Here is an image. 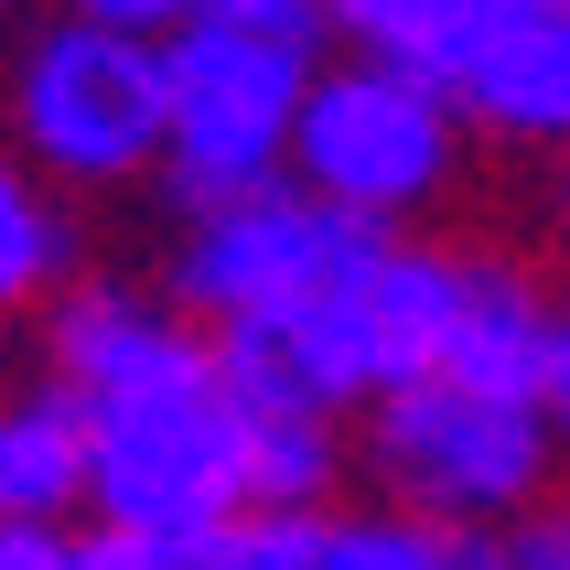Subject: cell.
<instances>
[{"label":"cell","mask_w":570,"mask_h":570,"mask_svg":"<svg viewBox=\"0 0 570 570\" xmlns=\"http://www.w3.org/2000/svg\"><path fill=\"white\" fill-rule=\"evenodd\" d=\"M32 366H55L97 420V507L87 528L194 560L248 507V410L226 387L216 334L161 281L97 269L32 323Z\"/></svg>","instance_id":"6da1fadb"},{"label":"cell","mask_w":570,"mask_h":570,"mask_svg":"<svg viewBox=\"0 0 570 570\" xmlns=\"http://www.w3.org/2000/svg\"><path fill=\"white\" fill-rule=\"evenodd\" d=\"M0 119H11V161L43 173L55 194H76V205L161 194V161H173V43L76 22V11H22Z\"/></svg>","instance_id":"7a4b0ae2"},{"label":"cell","mask_w":570,"mask_h":570,"mask_svg":"<svg viewBox=\"0 0 570 570\" xmlns=\"http://www.w3.org/2000/svg\"><path fill=\"white\" fill-rule=\"evenodd\" d=\"M474 151L484 129L452 87H431L410 65H377V55H334L302 97L291 184H313L334 216L377 226V237H442Z\"/></svg>","instance_id":"3957f363"},{"label":"cell","mask_w":570,"mask_h":570,"mask_svg":"<svg viewBox=\"0 0 570 570\" xmlns=\"http://www.w3.org/2000/svg\"><path fill=\"white\" fill-rule=\"evenodd\" d=\"M560 484H570V463L549 442V410L507 399V387L420 377V387H399V399H377L355 420V495L442 517V528L517 539Z\"/></svg>","instance_id":"277c9868"},{"label":"cell","mask_w":570,"mask_h":570,"mask_svg":"<svg viewBox=\"0 0 570 570\" xmlns=\"http://www.w3.org/2000/svg\"><path fill=\"white\" fill-rule=\"evenodd\" d=\"M463 258H474V237H452V226L442 237H366L345 281L323 291L302 323L258 334V345H281L345 420H366L377 399L442 377L452 313H463Z\"/></svg>","instance_id":"5b68a950"},{"label":"cell","mask_w":570,"mask_h":570,"mask_svg":"<svg viewBox=\"0 0 570 570\" xmlns=\"http://www.w3.org/2000/svg\"><path fill=\"white\" fill-rule=\"evenodd\" d=\"M377 226L334 216L313 184H258L237 205H205V216H173L161 237V291L184 302L205 334H281L323 302V291L355 269Z\"/></svg>","instance_id":"8992f818"},{"label":"cell","mask_w":570,"mask_h":570,"mask_svg":"<svg viewBox=\"0 0 570 570\" xmlns=\"http://www.w3.org/2000/svg\"><path fill=\"white\" fill-rule=\"evenodd\" d=\"M323 65L291 43H258L237 22H194L173 43V161H161V216H205L237 194L281 184L302 140V97Z\"/></svg>","instance_id":"52a82bcc"},{"label":"cell","mask_w":570,"mask_h":570,"mask_svg":"<svg viewBox=\"0 0 570 570\" xmlns=\"http://www.w3.org/2000/svg\"><path fill=\"white\" fill-rule=\"evenodd\" d=\"M560 313H570V291H549L539 258H517V248H495V237H474L442 377L507 387V399H539V387H549V355H560Z\"/></svg>","instance_id":"ba28073f"},{"label":"cell","mask_w":570,"mask_h":570,"mask_svg":"<svg viewBox=\"0 0 570 570\" xmlns=\"http://www.w3.org/2000/svg\"><path fill=\"white\" fill-rule=\"evenodd\" d=\"M97 507V420L55 366H22L0 399V517L11 528H87Z\"/></svg>","instance_id":"9c48e42d"},{"label":"cell","mask_w":570,"mask_h":570,"mask_svg":"<svg viewBox=\"0 0 570 570\" xmlns=\"http://www.w3.org/2000/svg\"><path fill=\"white\" fill-rule=\"evenodd\" d=\"M463 108H474L484 151H517V161H560L570 151V0L528 11V22L463 76Z\"/></svg>","instance_id":"30bf717a"},{"label":"cell","mask_w":570,"mask_h":570,"mask_svg":"<svg viewBox=\"0 0 570 570\" xmlns=\"http://www.w3.org/2000/svg\"><path fill=\"white\" fill-rule=\"evenodd\" d=\"M528 11H549V0H334V43L345 55H377V65H410V76L463 97V76Z\"/></svg>","instance_id":"8fae6325"},{"label":"cell","mask_w":570,"mask_h":570,"mask_svg":"<svg viewBox=\"0 0 570 570\" xmlns=\"http://www.w3.org/2000/svg\"><path fill=\"white\" fill-rule=\"evenodd\" d=\"M76 281H97V237H87V205L76 194H55L43 173H0V313L22 323H43L65 302Z\"/></svg>","instance_id":"7c38bea8"},{"label":"cell","mask_w":570,"mask_h":570,"mask_svg":"<svg viewBox=\"0 0 570 570\" xmlns=\"http://www.w3.org/2000/svg\"><path fill=\"white\" fill-rule=\"evenodd\" d=\"M313 570H517V549L484 539V528H442V517H410V507H377V495H345V507L323 517Z\"/></svg>","instance_id":"4fadbf2b"},{"label":"cell","mask_w":570,"mask_h":570,"mask_svg":"<svg viewBox=\"0 0 570 570\" xmlns=\"http://www.w3.org/2000/svg\"><path fill=\"white\" fill-rule=\"evenodd\" d=\"M323 517H334V507H237L184 570H313Z\"/></svg>","instance_id":"5bb4252c"},{"label":"cell","mask_w":570,"mask_h":570,"mask_svg":"<svg viewBox=\"0 0 570 570\" xmlns=\"http://www.w3.org/2000/svg\"><path fill=\"white\" fill-rule=\"evenodd\" d=\"M43 11H76V22H108V32H140V43H184L216 0H43Z\"/></svg>","instance_id":"9a60e30c"},{"label":"cell","mask_w":570,"mask_h":570,"mask_svg":"<svg viewBox=\"0 0 570 570\" xmlns=\"http://www.w3.org/2000/svg\"><path fill=\"white\" fill-rule=\"evenodd\" d=\"M0 570H87V528H11L0 517Z\"/></svg>","instance_id":"2e32d148"},{"label":"cell","mask_w":570,"mask_h":570,"mask_svg":"<svg viewBox=\"0 0 570 570\" xmlns=\"http://www.w3.org/2000/svg\"><path fill=\"white\" fill-rule=\"evenodd\" d=\"M507 549H517V570H570V484L549 495L539 517H528V528H517Z\"/></svg>","instance_id":"e0dca14e"},{"label":"cell","mask_w":570,"mask_h":570,"mask_svg":"<svg viewBox=\"0 0 570 570\" xmlns=\"http://www.w3.org/2000/svg\"><path fill=\"white\" fill-rule=\"evenodd\" d=\"M539 410H549V442H560V463H570V313H560V355H549V387H539Z\"/></svg>","instance_id":"ac0fdd59"},{"label":"cell","mask_w":570,"mask_h":570,"mask_svg":"<svg viewBox=\"0 0 570 570\" xmlns=\"http://www.w3.org/2000/svg\"><path fill=\"white\" fill-rule=\"evenodd\" d=\"M87 570H184V560H161V549H140V539H108V528H87Z\"/></svg>","instance_id":"d6986e66"},{"label":"cell","mask_w":570,"mask_h":570,"mask_svg":"<svg viewBox=\"0 0 570 570\" xmlns=\"http://www.w3.org/2000/svg\"><path fill=\"white\" fill-rule=\"evenodd\" d=\"M539 226H549V248L570 258V151L549 161V184H539Z\"/></svg>","instance_id":"ffe728a7"},{"label":"cell","mask_w":570,"mask_h":570,"mask_svg":"<svg viewBox=\"0 0 570 570\" xmlns=\"http://www.w3.org/2000/svg\"><path fill=\"white\" fill-rule=\"evenodd\" d=\"M11 11H43V0H11Z\"/></svg>","instance_id":"44dd1931"}]
</instances>
